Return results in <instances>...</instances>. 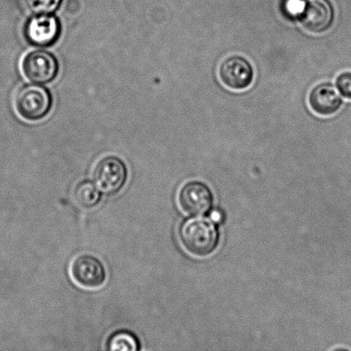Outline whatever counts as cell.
I'll use <instances>...</instances> for the list:
<instances>
[{"label": "cell", "mask_w": 351, "mask_h": 351, "mask_svg": "<svg viewBox=\"0 0 351 351\" xmlns=\"http://www.w3.org/2000/svg\"><path fill=\"white\" fill-rule=\"evenodd\" d=\"M179 239L184 249L194 256H209L219 243V233L211 221L204 219H191L182 223Z\"/></svg>", "instance_id": "6da1fadb"}, {"label": "cell", "mask_w": 351, "mask_h": 351, "mask_svg": "<svg viewBox=\"0 0 351 351\" xmlns=\"http://www.w3.org/2000/svg\"><path fill=\"white\" fill-rule=\"evenodd\" d=\"M15 106L19 114L24 119H41L50 111V93L41 86H24L16 93Z\"/></svg>", "instance_id": "7a4b0ae2"}, {"label": "cell", "mask_w": 351, "mask_h": 351, "mask_svg": "<svg viewBox=\"0 0 351 351\" xmlns=\"http://www.w3.org/2000/svg\"><path fill=\"white\" fill-rule=\"evenodd\" d=\"M94 182L103 194L113 195L121 191L128 178L123 161L115 156L103 158L95 168Z\"/></svg>", "instance_id": "3957f363"}, {"label": "cell", "mask_w": 351, "mask_h": 351, "mask_svg": "<svg viewBox=\"0 0 351 351\" xmlns=\"http://www.w3.org/2000/svg\"><path fill=\"white\" fill-rule=\"evenodd\" d=\"M70 274L74 283L85 290H97L105 285L104 265L92 254H81L71 261Z\"/></svg>", "instance_id": "277c9868"}, {"label": "cell", "mask_w": 351, "mask_h": 351, "mask_svg": "<svg viewBox=\"0 0 351 351\" xmlns=\"http://www.w3.org/2000/svg\"><path fill=\"white\" fill-rule=\"evenodd\" d=\"M220 81L232 90H244L254 81V71L252 64L240 55H232L222 61L219 68Z\"/></svg>", "instance_id": "5b68a950"}, {"label": "cell", "mask_w": 351, "mask_h": 351, "mask_svg": "<svg viewBox=\"0 0 351 351\" xmlns=\"http://www.w3.org/2000/svg\"><path fill=\"white\" fill-rule=\"evenodd\" d=\"M335 19V8L329 0H305L298 20L308 32L319 34L331 29Z\"/></svg>", "instance_id": "8992f818"}, {"label": "cell", "mask_w": 351, "mask_h": 351, "mask_svg": "<svg viewBox=\"0 0 351 351\" xmlns=\"http://www.w3.org/2000/svg\"><path fill=\"white\" fill-rule=\"evenodd\" d=\"M61 25L56 16L39 14L27 21L24 34L31 44L37 47H49L60 37Z\"/></svg>", "instance_id": "52a82bcc"}, {"label": "cell", "mask_w": 351, "mask_h": 351, "mask_svg": "<svg viewBox=\"0 0 351 351\" xmlns=\"http://www.w3.org/2000/svg\"><path fill=\"white\" fill-rule=\"evenodd\" d=\"M23 74L36 84H48L58 74V64L53 54L45 51H34L26 55L22 63Z\"/></svg>", "instance_id": "ba28073f"}, {"label": "cell", "mask_w": 351, "mask_h": 351, "mask_svg": "<svg viewBox=\"0 0 351 351\" xmlns=\"http://www.w3.org/2000/svg\"><path fill=\"white\" fill-rule=\"evenodd\" d=\"M178 199L182 212L191 216H201L211 208L213 195L202 182H191L182 186Z\"/></svg>", "instance_id": "9c48e42d"}, {"label": "cell", "mask_w": 351, "mask_h": 351, "mask_svg": "<svg viewBox=\"0 0 351 351\" xmlns=\"http://www.w3.org/2000/svg\"><path fill=\"white\" fill-rule=\"evenodd\" d=\"M343 101L335 86L329 82L316 85L308 95V105L319 116L335 114L341 108Z\"/></svg>", "instance_id": "30bf717a"}, {"label": "cell", "mask_w": 351, "mask_h": 351, "mask_svg": "<svg viewBox=\"0 0 351 351\" xmlns=\"http://www.w3.org/2000/svg\"><path fill=\"white\" fill-rule=\"evenodd\" d=\"M101 191L91 181H82L75 186L74 189L75 202L79 206L84 209L95 208L101 202Z\"/></svg>", "instance_id": "8fae6325"}, {"label": "cell", "mask_w": 351, "mask_h": 351, "mask_svg": "<svg viewBox=\"0 0 351 351\" xmlns=\"http://www.w3.org/2000/svg\"><path fill=\"white\" fill-rule=\"evenodd\" d=\"M141 343L135 333L128 330H119L113 332L106 342V350L111 351H137Z\"/></svg>", "instance_id": "7c38bea8"}, {"label": "cell", "mask_w": 351, "mask_h": 351, "mask_svg": "<svg viewBox=\"0 0 351 351\" xmlns=\"http://www.w3.org/2000/svg\"><path fill=\"white\" fill-rule=\"evenodd\" d=\"M27 8L36 14H50L60 5L62 0H24Z\"/></svg>", "instance_id": "4fadbf2b"}, {"label": "cell", "mask_w": 351, "mask_h": 351, "mask_svg": "<svg viewBox=\"0 0 351 351\" xmlns=\"http://www.w3.org/2000/svg\"><path fill=\"white\" fill-rule=\"evenodd\" d=\"M305 0H284L282 10L285 16L291 19H298L304 8Z\"/></svg>", "instance_id": "5bb4252c"}, {"label": "cell", "mask_w": 351, "mask_h": 351, "mask_svg": "<svg viewBox=\"0 0 351 351\" xmlns=\"http://www.w3.org/2000/svg\"><path fill=\"white\" fill-rule=\"evenodd\" d=\"M338 90L346 99H351V72L346 71L336 79Z\"/></svg>", "instance_id": "9a60e30c"}, {"label": "cell", "mask_w": 351, "mask_h": 351, "mask_svg": "<svg viewBox=\"0 0 351 351\" xmlns=\"http://www.w3.org/2000/svg\"><path fill=\"white\" fill-rule=\"evenodd\" d=\"M210 218H211L213 222L220 223L223 221V215L221 211L216 209L213 210V211L211 213V215H210Z\"/></svg>", "instance_id": "2e32d148"}]
</instances>
